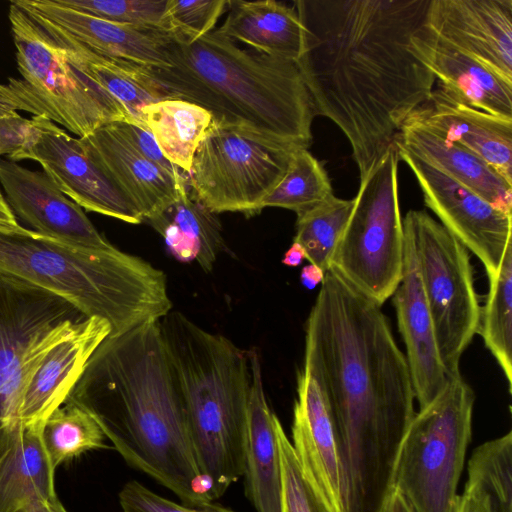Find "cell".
I'll list each match as a JSON object with an SVG mask.
<instances>
[{"label": "cell", "mask_w": 512, "mask_h": 512, "mask_svg": "<svg viewBox=\"0 0 512 512\" xmlns=\"http://www.w3.org/2000/svg\"><path fill=\"white\" fill-rule=\"evenodd\" d=\"M430 0H297L303 48L296 64L315 116L347 137L362 180L395 146L435 77L410 51Z\"/></svg>", "instance_id": "obj_1"}, {"label": "cell", "mask_w": 512, "mask_h": 512, "mask_svg": "<svg viewBox=\"0 0 512 512\" xmlns=\"http://www.w3.org/2000/svg\"><path fill=\"white\" fill-rule=\"evenodd\" d=\"M303 371L334 420L350 484V512H379L393 463L415 415L408 363L381 306L334 269L305 325Z\"/></svg>", "instance_id": "obj_2"}, {"label": "cell", "mask_w": 512, "mask_h": 512, "mask_svg": "<svg viewBox=\"0 0 512 512\" xmlns=\"http://www.w3.org/2000/svg\"><path fill=\"white\" fill-rule=\"evenodd\" d=\"M66 402L86 411L130 466L183 504L211 502L159 320L103 340Z\"/></svg>", "instance_id": "obj_3"}, {"label": "cell", "mask_w": 512, "mask_h": 512, "mask_svg": "<svg viewBox=\"0 0 512 512\" xmlns=\"http://www.w3.org/2000/svg\"><path fill=\"white\" fill-rule=\"evenodd\" d=\"M167 50L171 66L149 72L169 99L308 149L315 115L295 61L242 48L216 29L198 38L169 31Z\"/></svg>", "instance_id": "obj_4"}, {"label": "cell", "mask_w": 512, "mask_h": 512, "mask_svg": "<svg viewBox=\"0 0 512 512\" xmlns=\"http://www.w3.org/2000/svg\"><path fill=\"white\" fill-rule=\"evenodd\" d=\"M0 273L54 293L116 336L172 310L164 272L116 247L91 249L0 224Z\"/></svg>", "instance_id": "obj_5"}, {"label": "cell", "mask_w": 512, "mask_h": 512, "mask_svg": "<svg viewBox=\"0 0 512 512\" xmlns=\"http://www.w3.org/2000/svg\"><path fill=\"white\" fill-rule=\"evenodd\" d=\"M176 374L198 470L210 501L243 476L250 351L178 311L159 320Z\"/></svg>", "instance_id": "obj_6"}, {"label": "cell", "mask_w": 512, "mask_h": 512, "mask_svg": "<svg viewBox=\"0 0 512 512\" xmlns=\"http://www.w3.org/2000/svg\"><path fill=\"white\" fill-rule=\"evenodd\" d=\"M8 18L20 78L0 83V114L22 110L43 115L78 138L115 121L135 120L118 100L75 68L46 29L14 1Z\"/></svg>", "instance_id": "obj_7"}, {"label": "cell", "mask_w": 512, "mask_h": 512, "mask_svg": "<svg viewBox=\"0 0 512 512\" xmlns=\"http://www.w3.org/2000/svg\"><path fill=\"white\" fill-rule=\"evenodd\" d=\"M475 395L460 371L415 413L399 444L390 485L414 512H457L458 483L472 436ZM390 486V487H391Z\"/></svg>", "instance_id": "obj_8"}, {"label": "cell", "mask_w": 512, "mask_h": 512, "mask_svg": "<svg viewBox=\"0 0 512 512\" xmlns=\"http://www.w3.org/2000/svg\"><path fill=\"white\" fill-rule=\"evenodd\" d=\"M399 160L396 147H391L361 180L330 262V268L379 306L394 294L403 272Z\"/></svg>", "instance_id": "obj_9"}, {"label": "cell", "mask_w": 512, "mask_h": 512, "mask_svg": "<svg viewBox=\"0 0 512 512\" xmlns=\"http://www.w3.org/2000/svg\"><path fill=\"white\" fill-rule=\"evenodd\" d=\"M298 149L254 129L212 120L193 156L189 192L214 214L259 213Z\"/></svg>", "instance_id": "obj_10"}, {"label": "cell", "mask_w": 512, "mask_h": 512, "mask_svg": "<svg viewBox=\"0 0 512 512\" xmlns=\"http://www.w3.org/2000/svg\"><path fill=\"white\" fill-rule=\"evenodd\" d=\"M86 318L60 296L0 273V440L23 425L24 390L38 363Z\"/></svg>", "instance_id": "obj_11"}, {"label": "cell", "mask_w": 512, "mask_h": 512, "mask_svg": "<svg viewBox=\"0 0 512 512\" xmlns=\"http://www.w3.org/2000/svg\"><path fill=\"white\" fill-rule=\"evenodd\" d=\"M418 260L440 358L448 377L459 372L463 352L478 333L480 305L468 249L423 210L403 219Z\"/></svg>", "instance_id": "obj_12"}, {"label": "cell", "mask_w": 512, "mask_h": 512, "mask_svg": "<svg viewBox=\"0 0 512 512\" xmlns=\"http://www.w3.org/2000/svg\"><path fill=\"white\" fill-rule=\"evenodd\" d=\"M28 143L10 161L38 162L52 182L82 209L130 224L144 218L122 189L85 151L80 139L70 136L47 117L33 116Z\"/></svg>", "instance_id": "obj_13"}, {"label": "cell", "mask_w": 512, "mask_h": 512, "mask_svg": "<svg viewBox=\"0 0 512 512\" xmlns=\"http://www.w3.org/2000/svg\"><path fill=\"white\" fill-rule=\"evenodd\" d=\"M415 175L425 205L483 264L488 279L512 242V214L505 213L407 150L395 146Z\"/></svg>", "instance_id": "obj_14"}, {"label": "cell", "mask_w": 512, "mask_h": 512, "mask_svg": "<svg viewBox=\"0 0 512 512\" xmlns=\"http://www.w3.org/2000/svg\"><path fill=\"white\" fill-rule=\"evenodd\" d=\"M292 447L307 481L334 512H350V484L343 448L327 403L315 380L297 375Z\"/></svg>", "instance_id": "obj_15"}, {"label": "cell", "mask_w": 512, "mask_h": 512, "mask_svg": "<svg viewBox=\"0 0 512 512\" xmlns=\"http://www.w3.org/2000/svg\"><path fill=\"white\" fill-rule=\"evenodd\" d=\"M0 185L16 218L33 231L84 248L115 247L44 171H33L14 161L0 159Z\"/></svg>", "instance_id": "obj_16"}, {"label": "cell", "mask_w": 512, "mask_h": 512, "mask_svg": "<svg viewBox=\"0 0 512 512\" xmlns=\"http://www.w3.org/2000/svg\"><path fill=\"white\" fill-rule=\"evenodd\" d=\"M424 25L512 82V0H430Z\"/></svg>", "instance_id": "obj_17"}, {"label": "cell", "mask_w": 512, "mask_h": 512, "mask_svg": "<svg viewBox=\"0 0 512 512\" xmlns=\"http://www.w3.org/2000/svg\"><path fill=\"white\" fill-rule=\"evenodd\" d=\"M404 241L402 278L392 295V302L399 332L406 347L405 357L415 399L420 409L442 391L448 375L440 358L414 246L405 230Z\"/></svg>", "instance_id": "obj_18"}, {"label": "cell", "mask_w": 512, "mask_h": 512, "mask_svg": "<svg viewBox=\"0 0 512 512\" xmlns=\"http://www.w3.org/2000/svg\"><path fill=\"white\" fill-rule=\"evenodd\" d=\"M409 120L472 152L512 185V119L478 110L434 89Z\"/></svg>", "instance_id": "obj_19"}, {"label": "cell", "mask_w": 512, "mask_h": 512, "mask_svg": "<svg viewBox=\"0 0 512 512\" xmlns=\"http://www.w3.org/2000/svg\"><path fill=\"white\" fill-rule=\"evenodd\" d=\"M87 48L152 68L171 66L169 31L119 24L61 7L53 0H14Z\"/></svg>", "instance_id": "obj_20"}, {"label": "cell", "mask_w": 512, "mask_h": 512, "mask_svg": "<svg viewBox=\"0 0 512 512\" xmlns=\"http://www.w3.org/2000/svg\"><path fill=\"white\" fill-rule=\"evenodd\" d=\"M410 42V51L440 82V89L478 110L512 119L511 81L455 48L424 23Z\"/></svg>", "instance_id": "obj_21"}, {"label": "cell", "mask_w": 512, "mask_h": 512, "mask_svg": "<svg viewBox=\"0 0 512 512\" xmlns=\"http://www.w3.org/2000/svg\"><path fill=\"white\" fill-rule=\"evenodd\" d=\"M111 334L110 324L90 317L52 347L29 378L20 409L24 426L42 428L67 400L97 347Z\"/></svg>", "instance_id": "obj_22"}, {"label": "cell", "mask_w": 512, "mask_h": 512, "mask_svg": "<svg viewBox=\"0 0 512 512\" xmlns=\"http://www.w3.org/2000/svg\"><path fill=\"white\" fill-rule=\"evenodd\" d=\"M79 139L87 154L136 205L144 221L168 207L188 186L187 178L173 175L143 157L112 123Z\"/></svg>", "instance_id": "obj_23"}, {"label": "cell", "mask_w": 512, "mask_h": 512, "mask_svg": "<svg viewBox=\"0 0 512 512\" xmlns=\"http://www.w3.org/2000/svg\"><path fill=\"white\" fill-rule=\"evenodd\" d=\"M250 364L243 470L245 494L257 512H282V472L275 427L278 417L266 399L256 350H250Z\"/></svg>", "instance_id": "obj_24"}, {"label": "cell", "mask_w": 512, "mask_h": 512, "mask_svg": "<svg viewBox=\"0 0 512 512\" xmlns=\"http://www.w3.org/2000/svg\"><path fill=\"white\" fill-rule=\"evenodd\" d=\"M394 144L497 209L512 214V185L467 149L433 134L409 119L402 124Z\"/></svg>", "instance_id": "obj_25"}, {"label": "cell", "mask_w": 512, "mask_h": 512, "mask_svg": "<svg viewBox=\"0 0 512 512\" xmlns=\"http://www.w3.org/2000/svg\"><path fill=\"white\" fill-rule=\"evenodd\" d=\"M25 11L46 29L75 68L118 100L136 121L139 122L144 106L169 99L151 76L149 67L97 53Z\"/></svg>", "instance_id": "obj_26"}, {"label": "cell", "mask_w": 512, "mask_h": 512, "mask_svg": "<svg viewBox=\"0 0 512 512\" xmlns=\"http://www.w3.org/2000/svg\"><path fill=\"white\" fill-rule=\"evenodd\" d=\"M40 427L24 426L0 440V512H17L57 497L55 469L43 447Z\"/></svg>", "instance_id": "obj_27"}, {"label": "cell", "mask_w": 512, "mask_h": 512, "mask_svg": "<svg viewBox=\"0 0 512 512\" xmlns=\"http://www.w3.org/2000/svg\"><path fill=\"white\" fill-rule=\"evenodd\" d=\"M228 14L216 29L256 51L297 61L303 48V27L294 7L274 0H228Z\"/></svg>", "instance_id": "obj_28"}, {"label": "cell", "mask_w": 512, "mask_h": 512, "mask_svg": "<svg viewBox=\"0 0 512 512\" xmlns=\"http://www.w3.org/2000/svg\"><path fill=\"white\" fill-rule=\"evenodd\" d=\"M164 239L171 254L181 262H197L211 271L219 253L226 248L215 214L183 187L177 199L157 215L145 220Z\"/></svg>", "instance_id": "obj_29"}, {"label": "cell", "mask_w": 512, "mask_h": 512, "mask_svg": "<svg viewBox=\"0 0 512 512\" xmlns=\"http://www.w3.org/2000/svg\"><path fill=\"white\" fill-rule=\"evenodd\" d=\"M212 120L209 111L181 99L151 103L139 115V122L151 132L165 158L187 175Z\"/></svg>", "instance_id": "obj_30"}, {"label": "cell", "mask_w": 512, "mask_h": 512, "mask_svg": "<svg viewBox=\"0 0 512 512\" xmlns=\"http://www.w3.org/2000/svg\"><path fill=\"white\" fill-rule=\"evenodd\" d=\"M485 305L480 309L478 333L512 387V242L497 273L489 279Z\"/></svg>", "instance_id": "obj_31"}, {"label": "cell", "mask_w": 512, "mask_h": 512, "mask_svg": "<svg viewBox=\"0 0 512 512\" xmlns=\"http://www.w3.org/2000/svg\"><path fill=\"white\" fill-rule=\"evenodd\" d=\"M457 512H512V459L498 452L471 456Z\"/></svg>", "instance_id": "obj_32"}, {"label": "cell", "mask_w": 512, "mask_h": 512, "mask_svg": "<svg viewBox=\"0 0 512 512\" xmlns=\"http://www.w3.org/2000/svg\"><path fill=\"white\" fill-rule=\"evenodd\" d=\"M105 438L97 422L86 411L69 402L56 409L41 430L43 447L55 470L84 452L107 448Z\"/></svg>", "instance_id": "obj_33"}, {"label": "cell", "mask_w": 512, "mask_h": 512, "mask_svg": "<svg viewBox=\"0 0 512 512\" xmlns=\"http://www.w3.org/2000/svg\"><path fill=\"white\" fill-rule=\"evenodd\" d=\"M354 205L355 199H341L332 194L318 206L297 216L293 242L301 245L306 259L324 273L330 268L334 250Z\"/></svg>", "instance_id": "obj_34"}, {"label": "cell", "mask_w": 512, "mask_h": 512, "mask_svg": "<svg viewBox=\"0 0 512 512\" xmlns=\"http://www.w3.org/2000/svg\"><path fill=\"white\" fill-rule=\"evenodd\" d=\"M333 194L330 179L322 164L307 150L298 149L289 167L261 204L304 214L324 202Z\"/></svg>", "instance_id": "obj_35"}, {"label": "cell", "mask_w": 512, "mask_h": 512, "mask_svg": "<svg viewBox=\"0 0 512 512\" xmlns=\"http://www.w3.org/2000/svg\"><path fill=\"white\" fill-rule=\"evenodd\" d=\"M68 8L103 20L168 31L167 0H53Z\"/></svg>", "instance_id": "obj_36"}, {"label": "cell", "mask_w": 512, "mask_h": 512, "mask_svg": "<svg viewBox=\"0 0 512 512\" xmlns=\"http://www.w3.org/2000/svg\"><path fill=\"white\" fill-rule=\"evenodd\" d=\"M275 427L282 472V512H334L304 476L278 418Z\"/></svg>", "instance_id": "obj_37"}, {"label": "cell", "mask_w": 512, "mask_h": 512, "mask_svg": "<svg viewBox=\"0 0 512 512\" xmlns=\"http://www.w3.org/2000/svg\"><path fill=\"white\" fill-rule=\"evenodd\" d=\"M227 0H167L168 31L198 38L214 30L218 19L227 11Z\"/></svg>", "instance_id": "obj_38"}, {"label": "cell", "mask_w": 512, "mask_h": 512, "mask_svg": "<svg viewBox=\"0 0 512 512\" xmlns=\"http://www.w3.org/2000/svg\"><path fill=\"white\" fill-rule=\"evenodd\" d=\"M119 503L123 512H236L213 501L194 506L178 504L134 480L127 482L119 492Z\"/></svg>", "instance_id": "obj_39"}, {"label": "cell", "mask_w": 512, "mask_h": 512, "mask_svg": "<svg viewBox=\"0 0 512 512\" xmlns=\"http://www.w3.org/2000/svg\"><path fill=\"white\" fill-rule=\"evenodd\" d=\"M112 125L143 157L173 175L188 179L186 173L165 158L153 135L143 124L135 120H128L115 121L112 122Z\"/></svg>", "instance_id": "obj_40"}, {"label": "cell", "mask_w": 512, "mask_h": 512, "mask_svg": "<svg viewBox=\"0 0 512 512\" xmlns=\"http://www.w3.org/2000/svg\"><path fill=\"white\" fill-rule=\"evenodd\" d=\"M33 132L31 119L22 117L16 111L0 114V156L8 158L19 152L29 141Z\"/></svg>", "instance_id": "obj_41"}, {"label": "cell", "mask_w": 512, "mask_h": 512, "mask_svg": "<svg viewBox=\"0 0 512 512\" xmlns=\"http://www.w3.org/2000/svg\"><path fill=\"white\" fill-rule=\"evenodd\" d=\"M379 512H414L403 495L394 487H390Z\"/></svg>", "instance_id": "obj_42"}, {"label": "cell", "mask_w": 512, "mask_h": 512, "mask_svg": "<svg viewBox=\"0 0 512 512\" xmlns=\"http://www.w3.org/2000/svg\"><path fill=\"white\" fill-rule=\"evenodd\" d=\"M324 275L325 273L318 266L310 263L302 268L300 281L304 287L312 290L323 282Z\"/></svg>", "instance_id": "obj_43"}, {"label": "cell", "mask_w": 512, "mask_h": 512, "mask_svg": "<svg viewBox=\"0 0 512 512\" xmlns=\"http://www.w3.org/2000/svg\"><path fill=\"white\" fill-rule=\"evenodd\" d=\"M17 512H68L58 497L51 500L34 501Z\"/></svg>", "instance_id": "obj_44"}, {"label": "cell", "mask_w": 512, "mask_h": 512, "mask_svg": "<svg viewBox=\"0 0 512 512\" xmlns=\"http://www.w3.org/2000/svg\"><path fill=\"white\" fill-rule=\"evenodd\" d=\"M304 259H306L304 249L298 243L293 242L290 248L285 252L282 263L289 267H297Z\"/></svg>", "instance_id": "obj_45"}, {"label": "cell", "mask_w": 512, "mask_h": 512, "mask_svg": "<svg viewBox=\"0 0 512 512\" xmlns=\"http://www.w3.org/2000/svg\"><path fill=\"white\" fill-rule=\"evenodd\" d=\"M0 224L17 225V218L9 207L5 196L0 191Z\"/></svg>", "instance_id": "obj_46"}]
</instances>
